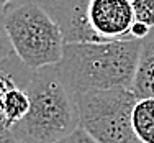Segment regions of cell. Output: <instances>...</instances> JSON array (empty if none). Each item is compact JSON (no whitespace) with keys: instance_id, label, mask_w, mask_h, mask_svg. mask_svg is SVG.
<instances>
[{"instance_id":"cell-1","label":"cell","mask_w":154,"mask_h":143,"mask_svg":"<svg viewBox=\"0 0 154 143\" xmlns=\"http://www.w3.org/2000/svg\"><path fill=\"white\" fill-rule=\"evenodd\" d=\"M143 40L66 43L59 74L72 95L112 87L131 89Z\"/></svg>"},{"instance_id":"cell-10","label":"cell","mask_w":154,"mask_h":143,"mask_svg":"<svg viewBox=\"0 0 154 143\" xmlns=\"http://www.w3.org/2000/svg\"><path fill=\"white\" fill-rule=\"evenodd\" d=\"M136 21L154 28V0H130Z\"/></svg>"},{"instance_id":"cell-2","label":"cell","mask_w":154,"mask_h":143,"mask_svg":"<svg viewBox=\"0 0 154 143\" xmlns=\"http://www.w3.org/2000/svg\"><path fill=\"white\" fill-rule=\"evenodd\" d=\"M25 89L30 110L10 130L18 141L54 143L79 128L74 95L66 87L57 64L33 71Z\"/></svg>"},{"instance_id":"cell-5","label":"cell","mask_w":154,"mask_h":143,"mask_svg":"<svg viewBox=\"0 0 154 143\" xmlns=\"http://www.w3.org/2000/svg\"><path fill=\"white\" fill-rule=\"evenodd\" d=\"M85 17L98 41H122L131 38L136 21L130 0H87Z\"/></svg>"},{"instance_id":"cell-7","label":"cell","mask_w":154,"mask_h":143,"mask_svg":"<svg viewBox=\"0 0 154 143\" xmlns=\"http://www.w3.org/2000/svg\"><path fill=\"white\" fill-rule=\"evenodd\" d=\"M31 72L33 71L21 63L18 56L12 58V59H8L5 64L0 66V132L10 130L8 125H7V122H5V119H3V113H2L3 97H5V94L8 92L10 89H13V87H17V86L26 87Z\"/></svg>"},{"instance_id":"cell-12","label":"cell","mask_w":154,"mask_h":143,"mask_svg":"<svg viewBox=\"0 0 154 143\" xmlns=\"http://www.w3.org/2000/svg\"><path fill=\"white\" fill-rule=\"evenodd\" d=\"M54 143H98L95 138H92L89 133H87L84 128H75L72 133L66 135L64 138H61V140L54 141Z\"/></svg>"},{"instance_id":"cell-16","label":"cell","mask_w":154,"mask_h":143,"mask_svg":"<svg viewBox=\"0 0 154 143\" xmlns=\"http://www.w3.org/2000/svg\"><path fill=\"white\" fill-rule=\"evenodd\" d=\"M12 2H13V0H0V13H2L3 8H5L8 3H12Z\"/></svg>"},{"instance_id":"cell-14","label":"cell","mask_w":154,"mask_h":143,"mask_svg":"<svg viewBox=\"0 0 154 143\" xmlns=\"http://www.w3.org/2000/svg\"><path fill=\"white\" fill-rule=\"evenodd\" d=\"M0 143H18V140L12 132L7 130V132H0Z\"/></svg>"},{"instance_id":"cell-4","label":"cell","mask_w":154,"mask_h":143,"mask_svg":"<svg viewBox=\"0 0 154 143\" xmlns=\"http://www.w3.org/2000/svg\"><path fill=\"white\" fill-rule=\"evenodd\" d=\"M79 127L98 143H141L133 130L138 97L128 87L89 91L74 95Z\"/></svg>"},{"instance_id":"cell-15","label":"cell","mask_w":154,"mask_h":143,"mask_svg":"<svg viewBox=\"0 0 154 143\" xmlns=\"http://www.w3.org/2000/svg\"><path fill=\"white\" fill-rule=\"evenodd\" d=\"M36 2H39L41 5H45L46 8H49V7H53L54 3H57L59 0H36Z\"/></svg>"},{"instance_id":"cell-3","label":"cell","mask_w":154,"mask_h":143,"mask_svg":"<svg viewBox=\"0 0 154 143\" xmlns=\"http://www.w3.org/2000/svg\"><path fill=\"white\" fill-rule=\"evenodd\" d=\"M3 27L20 61L31 71L59 64L64 35L57 20L36 0H13L2 12Z\"/></svg>"},{"instance_id":"cell-9","label":"cell","mask_w":154,"mask_h":143,"mask_svg":"<svg viewBox=\"0 0 154 143\" xmlns=\"http://www.w3.org/2000/svg\"><path fill=\"white\" fill-rule=\"evenodd\" d=\"M28 110H30V95L25 87L17 86L5 94L2 102V113L10 130L26 115Z\"/></svg>"},{"instance_id":"cell-11","label":"cell","mask_w":154,"mask_h":143,"mask_svg":"<svg viewBox=\"0 0 154 143\" xmlns=\"http://www.w3.org/2000/svg\"><path fill=\"white\" fill-rule=\"evenodd\" d=\"M15 51H13V46L10 43V38L7 35V30L3 27V20H2V13H0V66L5 64L8 59L15 58Z\"/></svg>"},{"instance_id":"cell-6","label":"cell","mask_w":154,"mask_h":143,"mask_svg":"<svg viewBox=\"0 0 154 143\" xmlns=\"http://www.w3.org/2000/svg\"><path fill=\"white\" fill-rule=\"evenodd\" d=\"M131 91L138 99H154V35L143 40L138 69L131 84Z\"/></svg>"},{"instance_id":"cell-8","label":"cell","mask_w":154,"mask_h":143,"mask_svg":"<svg viewBox=\"0 0 154 143\" xmlns=\"http://www.w3.org/2000/svg\"><path fill=\"white\" fill-rule=\"evenodd\" d=\"M133 130L141 143H154V99H138L133 109Z\"/></svg>"},{"instance_id":"cell-13","label":"cell","mask_w":154,"mask_h":143,"mask_svg":"<svg viewBox=\"0 0 154 143\" xmlns=\"http://www.w3.org/2000/svg\"><path fill=\"white\" fill-rule=\"evenodd\" d=\"M151 33V27L141 23V21H134V25L131 27V38L133 40H144Z\"/></svg>"},{"instance_id":"cell-17","label":"cell","mask_w":154,"mask_h":143,"mask_svg":"<svg viewBox=\"0 0 154 143\" xmlns=\"http://www.w3.org/2000/svg\"><path fill=\"white\" fill-rule=\"evenodd\" d=\"M18 143H23V141H18Z\"/></svg>"}]
</instances>
